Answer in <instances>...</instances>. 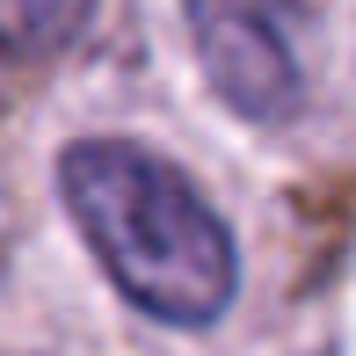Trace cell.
<instances>
[{
	"label": "cell",
	"mask_w": 356,
	"mask_h": 356,
	"mask_svg": "<svg viewBox=\"0 0 356 356\" xmlns=\"http://www.w3.org/2000/svg\"><path fill=\"white\" fill-rule=\"evenodd\" d=\"M58 197L102 277L168 327H211L240 291L225 218L175 160L131 138H80L58 153Z\"/></svg>",
	"instance_id": "obj_1"
},
{
	"label": "cell",
	"mask_w": 356,
	"mask_h": 356,
	"mask_svg": "<svg viewBox=\"0 0 356 356\" xmlns=\"http://www.w3.org/2000/svg\"><path fill=\"white\" fill-rule=\"evenodd\" d=\"M95 0H0V66L51 58L88 29Z\"/></svg>",
	"instance_id": "obj_3"
},
{
	"label": "cell",
	"mask_w": 356,
	"mask_h": 356,
	"mask_svg": "<svg viewBox=\"0 0 356 356\" xmlns=\"http://www.w3.org/2000/svg\"><path fill=\"white\" fill-rule=\"evenodd\" d=\"M0 240H8V197H0Z\"/></svg>",
	"instance_id": "obj_4"
},
{
	"label": "cell",
	"mask_w": 356,
	"mask_h": 356,
	"mask_svg": "<svg viewBox=\"0 0 356 356\" xmlns=\"http://www.w3.org/2000/svg\"><path fill=\"white\" fill-rule=\"evenodd\" d=\"M204 80L248 124H284L305 102V29L313 0H182Z\"/></svg>",
	"instance_id": "obj_2"
}]
</instances>
